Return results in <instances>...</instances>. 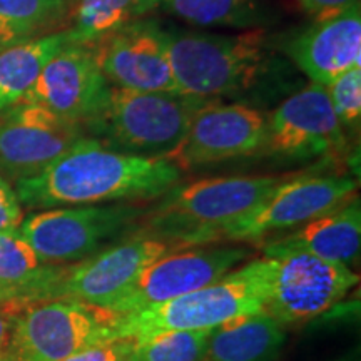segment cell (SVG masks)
<instances>
[{
  "instance_id": "obj_3",
  "label": "cell",
  "mask_w": 361,
  "mask_h": 361,
  "mask_svg": "<svg viewBox=\"0 0 361 361\" xmlns=\"http://www.w3.org/2000/svg\"><path fill=\"white\" fill-rule=\"evenodd\" d=\"M283 180L276 176H228L174 186L149 214L144 233L166 239L176 250L218 241L229 224L250 213Z\"/></svg>"
},
{
  "instance_id": "obj_12",
  "label": "cell",
  "mask_w": 361,
  "mask_h": 361,
  "mask_svg": "<svg viewBox=\"0 0 361 361\" xmlns=\"http://www.w3.org/2000/svg\"><path fill=\"white\" fill-rule=\"evenodd\" d=\"M82 137V124L19 101L0 112V173L13 183L34 178Z\"/></svg>"
},
{
  "instance_id": "obj_13",
  "label": "cell",
  "mask_w": 361,
  "mask_h": 361,
  "mask_svg": "<svg viewBox=\"0 0 361 361\" xmlns=\"http://www.w3.org/2000/svg\"><path fill=\"white\" fill-rule=\"evenodd\" d=\"M268 121L245 104L206 101L192 116L186 137L169 162L179 171L258 154L266 146Z\"/></svg>"
},
{
  "instance_id": "obj_5",
  "label": "cell",
  "mask_w": 361,
  "mask_h": 361,
  "mask_svg": "<svg viewBox=\"0 0 361 361\" xmlns=\"http://www.w3.org/2000/svg\"><path fill=\"white\" fill-rule=\"evenodd\" d=\"M264 311L283 324L305 323L326 313L358 283L350 266L324 261L300 247L271 241L252 261Z\"/></svg>"
},
{
  "instance_id": "obj_4",
  "label": "cell",
  "mask_w": 361,
  "mask_h": 361,
  "mask_svg": "<svg viewBox=\"0 0 361 361\" xmlns=\"http://www.w3.org/2000/svg\"><path fill=\"white\" fill-rule=\"evenodd\" d=\"M206 99L179 92H144L111 85L101 112L85 124V133L116 151L166 159L186 137L192 116Z\"/></svg>"
},
{
  "instance_id": "obj_19",
  "label": "cell",
  "mask_w": 361,
  "mask_h": 361,
  "mask_svg": "<svg viewBox=\"0 0 361 361\" xmlns=\"http://www.w3.org/2000/svg\"><path fill=\"white\" fill-rule=\"evenodd\" d=\"M276 241L300 247L329 263L350 266L358 258L361 246L360 201L351 200Z\"/></svg>"
},
{
  "instance_id": "obj_32",
  "label": "cell",
  "mask_w": 361,
  "mask_h": 361,
  "mask_svg": "<svg viewBox=\"0 0 361 361\" xmlns=\"http://www.w3.org/2000/svg\"><path fill=\"white\" fill-rule=\"evenodd\" d=\"M6 49V45H4V40H2V35H0V51H4Z\"/></svg>"
},
{
  "instance_id": "obj_17",
  "label": "cell",
  "mask_w": 361,
  "mask_h": 361,
  "mask_svg": "<svg viewBox=\"0 0 361 361\" xmlns=\"http://www.w3.org/2000/svg\"><path fill=\"white\" fill-rule=\"evenodd\" d=\"M286 54L311 82L326 87L361 64L360 0L336 16L316 20L286 44Z\"/></svg>"
},
{
  "instance_id": "obj_21",
  "label": "cell",
  "mask_w": 361,
  "mask_h": 361,
  "mask_svg": "<svg viewBox=\"0 0 361 361\" xmlns=\"http://www.w3.org/2000/svg\"><path fill=\"white\" fill-rule=\"evenodd\" d=\"M59 266L47 264L17 231H0V286L27 306L45 301Z\"/></svg>"
},
{
  "instance_id": "obj_7",
  "label": "cell",
  "mask_w": 361,
  "mask_h": 361,
  "mask_svg": "<svg viewBox=\"0 0 361 361\" xmlns=\"http://www.w3.org/2000/svg\"><path fill=\"white\" fill-rule=\"evenodd\" d=\"M117 316L75 300L25 306L13 319L8 361H62L97 343L117 340Z\"/></svg>"
},
{
  "instance_id": "obj_2",
  "label": "cell",
  "mask_w": 361,
  "mask_h": 361,
  "mask_svg": "<svg viewBox=\"0 0 361 361\" xmlns=\"http://www.w3.org/2000/svg\"><path fill=\"white\" fill-rule=\"evenodd\" d=\"M164 42L178 92L206 101L245 96L274 67L263 29L233 35L164 29Z\"/></svg>"
},
{
  "instance_id": "obj_24",
  "label": "cell",
  "mask_w": 361,
  "mask_h": 361,
  "mask_svg": "<svg viewBox=\"0 0 361 361\" xmlns=\"http://www.w3.org/2000/svg\"><path fill=\"white\" fill-rule=\"evenodd\" d=\"M151 2L152 0H79L71 30L78 42H94L104 34L128 24Z\"/></svg>"
},
{
  "instance_id": "obj_28",
  "label": "cell",
  "mask_w": 361,
  "mask_h": 361,
  "mask_svg": "<svg viewBox=\"0 0 361 361\" xmlns=\"http://www.w3.org/2000/svg\"><path fill=\"white\" fill-rule=\"evenodd\" d=\"M22 223V207L11 184L0 176V231H16Z\"/></svg>"
},
{
  "instance_id": "obj_8",
  "label": "cell",
  "mask_w": 361,
  "mask_h": 361,
  "mask_svg": "<svg viewBox=\"0 0 361 361\" xmlns=\"http://www.w3.org/2000/svg\"><path fill=\"white\" fill-rule=\"evenodd\" d=\"M137 213L126 204L56 207L22 221L17 231L44 263H79L101 251Z\"/></svg>"
},
{
  "instance_id": "obj_30",
  "label": "cell",
  "mask_w": 361,
  "mask_h": 361,
  "mask_svg": "<svg viewBox=\"0 0 361 361\" xmlns=\"http://www.w3.org/2000/svg\"><path fill=\"white\" fill-rule=\"evenodd\" d=\"M16 316L17 314L6 303L0 305V358H7L8 356Z\"/></svg>"
},
{
  "instance_id": "obj_18",
  "label": "cell",
  "mask_w": 361,
  "mask_h": 361,
  "mask_svg": "<svg viewBox=\"0 0 361 361\" xmlns=\"http://www.w3.org/2000/svg\"><path fill=\"white\" fill-rule=\"evenodd\" d=\"M286 340L284 324L266 311L213 328L206 361H276Z\"/></svg>"
},
{
  "instance_id": "obj_26",
  "label": "cell",
  "mask_w": 361,
  "mask_h": 361,
  "mask_svg": "<svg viewBox=\"0 0 361 361\" xmlns=\"http://www.w3.org/2000/svg\"><path fill=\"white\" fill-rule=\"evenodd\" d=\"M324 89L340 124L348 128L358 126L361 117V67L345 72Z\"/></svg>"
},
{
  "instance_id": "obj_33",
  "label": "cell",
  "mask_w": 361,
  "mask_h": 361,
  "mask_svg": "<svg viewBox=\"0 0 361 361\" xmlns=\"http://www.w3.org/2000/svg\"><path fill=\"white\" fill-rule=\"evenodd\" d=\"M130 356V355H129ZM129 356H128V358H124V360H121V361H130V358H129Z\"/></svg>"
},
{
  "instance_id": "obj_16",
  "label": "cell",
  "mask_w": 361,
  "mask_h": 361,
  "mask_svg": "<svg viewBox=\"0 0 361 361\" xmlns=\"http://www.w3.org/2000/svg\"><path fill=\"white\" fill-rule=\"evenodd\" d=\"M266 146L271 154L308 159L333 154L345 146L340 121L323 85L311 82L266 116Z\"/></svg>"
},
{
  "instance_id": "obj_15",
  "label": "cell",
  "mask_w": 361,
  "mask_h": 361,
  "mask_svg": "<svg viewBox=\"0 0 361 361\" xmlns=\"http://www.w3.org/2000/svg\"><path fill=\"white\" fill-rule=\"evenodd\" d=\"M109 89L92 47L71 42L49 59L22 101L39 104L85 129V124L101 112Z\"/></svg>"
},
{
  "instance_id": "obj_14",
  "label": "cell",
  "mask_w": 361,
  "mask_h": 361,
  "mask_svg": "<svg viewBox=\"0 0 361 361\" xmlns=\"http://www.w3.org/2000/svg\"><path fill=\"white\" fill-rule=\"evenodd\" d=\"M89 45L111 85L144 92H178L164 29L156 22H128Z\"/></svg>"
},
{
  "instance_id": "obj_34",
  "label": "cell",
  "mask_w": 361,
  "mask_h": 361,
  "mask_svg": "<svg viewBox=\"0 0 361 361\" xmlns=\"http://www.w3.org/2000/svg\"><path fill=\"white\" fill-rule=\"evenodd\" d=\"M0 361H8V358H0Z\"/></svg>"
},
{
  "instance_id": "obj_29",
  "label": "cell",
  "mask_w": 361,
  "mask_h": 361,
  "mask_svg": "<svg viewBox=\"0 0 361 361\" xmlns=\"http://www.w3.org/2000/svg\"><path fill=\"white\" fill-rule=\"evenodd\" d=\"M358 0H298L300 7L316 20L328 19L353 6Z\"/></svg>"
},
{
  "instance_id": "obj_20",
  "label": "cell",
  "mask_w": 361,
  "mask_h": 361,
  "mask_svg": "<svg viewBox=\"0 0 361 361\" xmlns=\"http://www.w3.org/2000/svg\"><path fill=\"white\" fill-rule=\"evenodd\" d=\"M71 42L78 40L67 29L0 51V112L22 101L49 59Z\"/></svg>"
},
{
  "instance_id": "obj_23",
  "label": "cell",
  "mask_w": 361,
  "mask_h": 361,
  "mask_svg": "<svg viewBox=\"0 0 361 361\" xmlns=\"http://www.w3.org/2000/svg\"><path fill=\"white\" fill-rule=\"evenodd\" d=\"M67 0H0V35L6 49L32 40L66 13Z\"/></svg>"
},
{
  "instance_id": "obj_10",
  "label": "cell",
  "mask_w": 361,
  "mask_h": 361,
  "mask_svg": "<svg viewBox=\"0 0 361 361\" xmlns=\"http://www.w3.org/2000/svg\"><path fill=\"white\" fill-rule=\"evenodd\" d=\"M250 251L246 247L218 246L179 250L162 256L137 274L130 286L107 311L124 316L146 310L173 298L188 295L213 284L243 263Z\"/></svg>"
},
{
  "instance_id": "obj_11",
  "label": "cell",
  "mask_w": 361,
  "mask_h": 361,
  "mask_svg": "<svg viewBox=\"0 0 361 361\" xmlns=\"http://www.w3.org/2000/svg\"><path fill=\"white\" fill-rule=\"evenodd\" d=\"M355 179L345 176H298L284 179L250 213L234 221L221 238L256 241L296 228L353 200Z\"/></svg>"
},
{
  "instance_id": "obj_22",
  "label": "cell",
  "mask_w": 361,
  "mask_h": 361,
  "mask_svg": "<svg viewBox=\"0 0 361 361\" xmlns=\"http://www.w3.org/2000/svg\"><path fill=\"white\" fill-rule=\"evenodd\" d=\"M166 11L188 24L201 27L261 25L266 12L263 0H161Z\"/></svg>"
},
{
  "instance_id": "obj_25",
  "label": "cell",
  "mask_w": 361,
  "mask_h": 361,
  "mask_svg": "<svg viewBox=\"0 0 361 361\" xmlns=\"http://www.w3.org/2000/svg\"><path fill=\"white\" fill-rule=\"evenodd\" d=\"M211 329L162 331L134 341L130 361H206Z\"/></svg>"
},
{
  "instance_id": "obj_9",
  "label": "cell",
  "mask_w": 361,
  "mask_h": 361,
  "mask_svg": "<svg viewBox=\"0 0 361 361\" xmlns=\"http://www.w3.org/2000/svg\"><path fill=\"white\" fill-rule=\"evenodd\" d=\"M166 239L142 233L89 256L72 268H61L47 291L49 300H75L107 308L130 286L137 274L169 252Z\"/></svg>"
},
{
  "instance_id": "obj_27",
  "label": "cell",
  "mask_w": 361,
  "mask_h": 361,
  "mask_svg": "<svg viewBox=\"0 0 361 361\" xmlns=\"http://www.w3.org/2000/svg\"><path fill=\"white\" fill-rule=\"evenodd\" d=\"M134 341L126 338V340H111L97 343V345L89 346L79 353L69 356L62 361H121L133 353Z\"/></svg>"
},
{
  "instance_id": "obj_1",
  "label": "cell",
  "mask_w": 361,
  "mask_h": 361,
  "mask_svg": "<svg viewBox=\"0 0 361 361\" xmlns=\"http://www.w3.org/2000/svg\"><path fill=\"white\" fill-rule=\"evenodd\" d=\"M179 179L173 162L116 151L85 135L40 174L17 180L16 194L29 209L94 206L159 197Z\"/></svg>"
},
{
  "instance_id": "obj_6",
  "label": "cell",
  "mask_w": 361,
  "mask_h": 361,
  "mask_svg": "<svg viewBox=\"0 0 361 361\" xmlns=\"http://www.w3.org/2000/svg\"><path fill=\"white\" fill-rule=\"evenodd\" d=\"M264 311L255 264L231 271L213 284L135 313L117 316V340L137 341L162 331L213 329L241 316Z\"/></svg>"
},
{
  "instance_id": "obj_31",
  "label": "cell",
  "mask_w": 361,
  "mask_h": 361,
  "mask_svg": "<svg viewBox=\"0 0 361 361\" xmlns=\"http://www.w3.org/2000/svg\"><path fill=\"white\" fill-rule=\"evenodd\" d=\"M12 298H16V295H13L11 290H7V288L0 286V305L6 303V301H8V300H12Z\"/></svg>"
}]
</instances>
